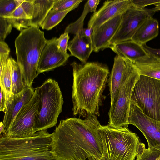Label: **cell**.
Instances as JSON below:
<instances>
[{
  "label": "cell",
  "mask_w": 160,
  "mask_h": 160,
  "mask_svg": "<svg viewBox=\"0 0 160 160\" xmlns=\"http://www.w3.org/2000/svg\"><path fill=\"white\" fill-rule=\"evenodd\" d=\"M97 116L60 121L52 135L51 151L55 160H99L103 158Z\"/></svg>",
  "instance_id": "cell-1"
},
{
  "label": "cell",
  "mask_w": 160,
  "mask_h": 160,
  "mask_svg": "<svg viewBox=\"0 0 160 160\" xmlns=\"http://www.w3.org/2000/svg\"><path fill=\"white\" fill-rule=\"evenodd\" d=\"M71 65L73 115L85 118L99 116L109 74L108 67L98 62L80 64L74 62Z\"/></svg>",
  "instance_id": "cell-2"
},
{
  "label": "cell",
  "mask_w": 160,
  "mask_h": 160,
  "mask_svg": "<svg viewBox=\"0 0 160 160\" xmlns=\"http://www.w3.org/2000/svg\"><path fill=\"white\" fill-rule=\"evenodd\" d=\"M52 135L47 130L32 137L0 138V160H55L51 151Z\"/></svg>",
  "instance_id": "cell-3"
},
{
  "label": "cell",
  "mask_w": 160,
  "mask_h": 160,
  "mask_svg": "<svg viewBox=\"0 0 160 160\" xmlns=\"http://www.w3.org/2000/svg\"><path fill=\"white\" fill-rule=\"evenodd\" d=\"M39 28L30 26L22 30L15 41L17 62L28 87L37 76L39 60L46 43L44 32Z\"/></svg>",
  "instance_id": "cell-4"
},
{
  "label": "cell",
  "mask_w": 160,
  "mask_h": 160,
  "mask_svg": "<svg viewBox=\"0 0 160 160\" xmlns=\"http://www.w3.org/2000/svg\"><path fill=\"white\" fill-rule=\"evenodd\" d=\"M98 131L106 160H135L139 137L127 128H114L100 124Z\"/></svg>",
  "instance_id": "cell-5"
},
{
  "label": "cell",
  "mask_w": 160,
  "mask_h": 160,
  "mask_svg": "<svg viewBox=\"0 0 160 160\" xmlns=\"http://www.w3.org/2000/svg\"><path fill=\"white\" fill-rule=\"evenodd\" d=\"M35 90L39 97V106L34 128V133L56 125L63 103L62 92L58 82L48 79Z\"/></svg>",
  "instance_id": "cell-6"
},
{
  "label": "cell",
  "mask_w": 160,
  "mask_h": 160,
  "mask_svg": "<svg viewBox=\"0 0 160 160\" xmlns=\"http://www.w3.org/2000/svg\"><path fill=\"white\" fill-rule=\"evenodd\" d=\"M140 74L134 63L132 69L123 80L112 102L108 113V124L117 128H128L131 96Z\"/></svg>",
  "instance_id": "cell-7"
},
{
  "label": "cell",
  "mask_w": 160,
  "mask_h": 160,
  "mask_svg": "<svg viewBox=\"0 0 160 160\" xmlns=\"http://www.w3.org/2000/svg\"><path fill=\"white\" fill-rule=\"evenodd\" d=\"M131 101L145 115L160 121V80L140 75L134 87Z\"/></svg>",
  "instance_id": "cell-8"
},
{
  "label": "cell",
  "mask_w": 160,
  "mask_h": 160,
  "mask_svg": "<svg viewBox=\"0 0 160 160\" xmlns=\"http://www.w3.org/2000/svg\"><path fill=\"white\" fill-rule=\"evenodd\" d=\"M39 100V95L35 90L29 102L21 108L8 130L2 135L13 138L32 136L35 133L34 128Z\"/></svg>",
  "instance_id": "cell-9"
},
{
  "label": "cell",
  "mask_w": 160,
  "mask_h": 160,
  "mask_svg": "<svg viewBox=\"0 0 160 160\" xmlns=\"http://www.w3.org/2000/svg\"><path fill=\"white\" fill-rule=\"evenodd\" d=\"M155 13L152 9L130 7L122 15L120 26L111 40L109 46L115 43L131 40L142 25L149 18L152 17Z\"/></svg>",
  "instance_id": "cell-10"
},
{
  "label": "cell",
  "mask_w": 160,
  "mask_h": 160,
  "mask_svg": "<svg viewBox=\"0 0 160 160\" xmlns=\"http://www.w3.org/2000/svg\"><path fill=\"white\" fill-rule=\"evenodd\" d=\"M128 123L141 131L147 140L148 148L160 151V121L145 115L134 103L131 101Z\"/></svg>",
  "instance_id": "cell-11"
},
{
  "label": "cell",
  "mask_w": 160,
  "mask_h": 160,
  "mask_svg": "<svg viewBox=\"0 0 160 160\" xmlns=\"http://www.w3.org/2000/svg\"><path fill=\"white\" fill-rule=\"evenodd\" d=\"M57 39L54 37L47 40L39 60L37 76L40 73L52 70L64 65L70 57V54L64 53L59 48Z\"/></svg>",
  "instance_id": "cell-12"
},
{
  "label": "cell",
  "mask_w": 160,
  "mask_h": 160,
  "mask_svg": "<svg viewBox=\"0 0 160 160\" xmlns=\"http://www.w3.org/2000/svg\"><path fill=\"white\" fill-rule=\"evenodd\" d=\"M131 0H107L91 16L88 28L93 30L110 20L121 15L132 7Z\"/></svg>",
  "instance_id": "cell-13"
},
{
  "label": "cell",
  "mask_w": 160,
  "mask_h": 160,
  "mask_svg": "<svg viewBox=\"0 0 160 160\" xmlns=\"http://www.w3.org/2000/svg\"><path fill=\"white\" fill-rule=\"evenodd\" d=\"M121 16L111 19L93 30L91 37L93 51L98 52L109 48L110 42L120 26Z\"/></svg>",
  "instance_id": "cell-14"
},
{
  "label": "cell",
  "mask_w": 160,
  "mask_h": 160,
  "mask_svg": "<svg viewBox=\"0 0 160 160\" xmlns=\"http://www.w3.org/2000/svg\"><path fill=\"white\" fill-rule=\"evenodd\" d=\"M32 87H26L20 92L14 94L11 102H7L3 122L5 133L21 108L30 101L34 93Z\"/></svg>",
  "instance_id": "cell-15"
},
{
  "label": "cell",
  "mask_w": 160,
  "mask_h": 160,
  "mask_svg": "<svg viewBox=\"0 0 160 160\" xmlns=\"http://www.w3.org/2000/svg\"><path fill=\"white\" fill-rule=\"evenodd\" d=\"M134 63L125 58L117 55L114 59V64L110 75L109 87L111 98L113 101L123 80L130 72Z\"/></svg>",
  "instance_id": "cell-16"
},
{
  "label": "cell",
  "mask_w": 160,
  "mask_h": 160,
  "mask_svg": "<svg viewBox=\"0 0 160 160\" xmlns=\"http://www.w3.org/2000/svg\"><path fill=\"white\" fill-rule=\"evenodd\" d=\"M83 29L75 34L72 39L69 42L68 49L72 56L78 58L82 63L87 62L93 50L91 38L84 36Z\"/></svg>",
  "instance_id": "cell-17"
},
{
  "label": "cell",
  "mask_w": 160,
  "mask_h": 160,
  "mask_svg": "<svg viewBox=\"0 0 160 160\" xmlns=\"http://www.w3.org/2000/svg\"><path fill=\"white\" fill-rule=\"evenodd\" d=\"M109 48L117 55L127 59L133 62L149 55L142 45L132 40L112 44Z\"/></svg>",
  "instance_id": "cell-18"
},
{
  "label": "cell",
  "mask_w": 160,
  "mask_h": 160,
  "mask_svg": "<svg viewBox=\"0 0 160 160\" xmlns=\"http://www.w3.org/2000/svg\"><path fill=\"white\" fill-rule=\"evenodd\" d=\"M158 33V22L150 17L142 25L131 40L143 45L156 37Z\"/></svg>",
  "instance_id": "cell-19"
},
{
  "label": "cell",
  "mask_w": 160,
  "mask_h": 160,
  "mask_svg": "<svg viewBox=\"0 0 160 160\" xmlns=\"http://www.w3.org/2000/svg\"><path fill=\"white\" fill-rule=\"evenodd\" d=\"M133 63L140 75L160 80V58L149 54L148 56Z\"/></svg>",
  "instance_id": "cell-20"
},
{
  "label": "cell",
  "mask_w": 160,
  "mask_h": 160,
  "mask_svg": "<svg viewBox=\"0 0 160 160\" xmlns=\"http://www.w3.org/2000/svg\"><path fill=\"white\" fill-rule=\"evenodd\" d=\"M56 0H33V10L30 27H42L43 22L52 9Z\"/></svg>",
  "instance_id": "cell-21"
},
{
  "label": "cell",
  "mask_w": 160,
  "mask_h": 160,
  "mask_svg": "<svg viewBox=\"0 0 160 160\" xmlns=\"http://www.w3.org/2000/svg\"><path fill=\"white\" fill-rule=\"evenodd\" d=\"M0 85L5 97L6 102H11L14 95L12 85L11 63L10 57L3 68L0 69Z\"/></svg>",
  "instance_id": "cell-22"
},
{
  "label": "cell",
  "mask_w": 160,
  "mask_h": 160,
  "mask_svg": "<svg viewBox=\"0 0 160 160\" xmlns=\"http://www.w3.org/2000/svg\"><path fill=\"white\" fill-rule=\"evenodd\" d=\"M18 4L15 10L10 14L3 18L9 21L12 27L21 31L30 27L31 19L24 11L18 0Z\"/></svg>",
  "instance_id": "cell-23"
},
{
  "label": "cell",
  "mask_w": 160,
  "mask_h": 160,
  "mask_svg": "<svg viewBox=\"0 0 160 160\" xmlns=\"http://www.w3.org/2000/svg\"><path fill=\"white\" fill-rule=\"evenodd\" d=\"M11 63L12 91L13 94L21 92L26 87L23 75L18 62L11 57Z\"/></svg>",
  "instance_id": "cell-24"
},
{
  "label": "cell",
  "mask_w": 160,
  "mask_h": 160,
  "mask_svg": "<svg viewBox=\"0 0 160 160\" xmlns=\"http://www.w3.org/2000/svg\"><path fill=\"white\" fill-rule=\"evenodd\" d=\"M80 4L64 11H56L52 9L48 13L42 22V28L49 30L58 25L70 11L77 8Z\"/></svg>",
  "instance_id": "cell-25"
},
{
  "label": "cell",
  "mask_w": 160,
  "mask_h": 160,
  "mask_svg": "<svg viewBox=\"0 0 160 160\" xmlns=\"http://www.w3.org/2000/svg\"><path fill=\"white\" fill-rule=\"evenodd\" d=\"M160 155V150L153 148L147 149L143 143L139 142L136 160H155Z\"/></svg>",
  "instance_id": "cell-26"
},
{
  "label": "cell",
  "mask_w": 160,
  "mask_h": 160,
  "mask_svg": "<svg viewBox=\"0 0 160 160\" xmlns=\"http://www.w3.org/2000/svg\"><path fill=\"white\" fill-rule=\"evenodd\" d=\"M90 12H91L86 2L80 17L75 22L69 24L65 28L64 32L75 34L78 31L83 29L85 18L87 14Z\"/></svg>",
  "instance_id": "cell-27"
},
{
  "label": "cell",
  "mask_w": 160,
  "mask_h": 160,
  "mask_svg": "<svg viewBox=\"0 0 160 160\" xmlns=\"http://www.w3.org/2000/svg\"><path fill=\"white\" fill-rule=\"evenodd\" d=\"M18 4V0H0V17L11 14L16 8Z\"/></svg>",
  "instance_id": "cell-28"
},
{
  "label": "cell",
  "mask_w": 160,
  "mask_h": 160,
  "mask_svg": "<svg viewBox=\"0 0 160 160\" xmlns=\"http://www.w3.org/2000/svg\"><path fill=\"white\" fill-rule=\"evenodd\" d=\"M82 1L81 0H56L52 9L56 11H64L80 4Z\"/></svg>",
  "instance_id": "cell-29"
},
{
  "label": "cell",
  "mask_w": 160,
  "mask_h": 160,
  "mask_svg": "<svg viewBox=\"0 0 160 160\" xmlns=\"http://www.w3.org/2000/svg\"><path fill=\"white\" fill-rule=\"evenodd\" d=\"M12 27V23L7 19L0 17V41H4L11 32Z\"/></svg>",
  "instance_id": "cell-30"
},
{
  "label": "cell",
  "mask_w": 160,
  "mask_h": 160,
  "mask_svg": "<svg viewBox=\"0 0 160 160\" xmlns=\"http://www.w3.org/2000/svg\"><path fill=\"white\" fill-rule=\"evenodd\" d=\"M68 33L64 32L57 38V42L59 48L65 53H67L68 41L69 39Z\"/></svg>",
  "instance_id": "cell-31"
},
{
  "label": "cell",
  "mask_w": 160,
  "mask_h": 160,
  "mask_svg": "<svg viewBox=\"0 0 160 160\" xmlns=\"http://www.w3.org/2000/svg\"><path fill=\"white\" fill-rule=\"evenodd\" d=\"M131 2L132 6L142 9L147 6L158 3L160 0H131Z\"/></svg>",
  "instance_id": "cell-32"
},
{
  "label": "cell",
  "mask_w": 160,
  "mask_h": 160,
  "mask_svg": "<svg viewBox=\"0 0 160 160\" xmlns=\"http://www.w3.org/2000/svg\"><path fill=\"white\" fill-rule=\"evenodd\" d=\"M18 1L27 15L32 19L33 10V0Z\"/></svg>",
  "instance_id": "cell-33"
},
{
  "label": "cell",
  "mask_w": 160,
  "mask_h": 160,
  "mask_svg": "<svg viewBox=\"0 0 160 160\" xmlns=\"http://www.w3.org/2000/svg\"><path fill=\"white\" fill-rule=\"evenodd\" d=\"M10 51L8 45L4 41H0V58L9 57Z\"/></svg>",
  "instance_id": "cell-34"
},
{
  "label": "cell",
  "mask_w": 160,
  "mask_h": 160,
  "mask_svg": "<svg viewBox=\"0 0 160 160\" xmlns=\"http://www.w3.org/2000/svg\"><path fill=\"white\" fill-rule=\"evenodd\" d=\"M142 46L148 54L160 58V49L152 48L147 46L146 44Z\"/></svg>",
  "instance_id": "cell-35"
},
{
  "label": "cell",
  "mask_w": 160,
  "mask_h": 160,
  "mask_svg": "<svg viewBox=\"0 0 160 160\" xmlns=\"http://www.w3.org/2000/svg\"><path fill=\"white\" fill-rule=\"evenodd\" d=\"M100 1L99 0H89L87 2L88 6L90 8L91 12H95L96 8L99 4Z\"/></svg>",
  "instance_id": "cell-36"
},
{
  "label": "cell",
  "mask_w": 160,
  "mask_h": 160,
  "mask_svg": "<svg viewBox=\"0 0 160 160\" xmlns=\"http://www.w3.org/2000/svg\"><path fill=\"white\" fill-rule=\"evenodd\" d=\"M0 111L5 112L6 108V100L4 94L0 88Z\"/></svg>",
  "instance_id": "cell-37"
},
{
  "label": "cell",
  "mask_w": 160,
  "mask_h": 160,
  "mask_svg": "<svg viewBox=\"0 0 160 160\" xmlns=\"http://www.w3.org/2000/svg\"><path fill=\"white\" fill-rule=\"evenodd\" d=\"M93 31V29L90 28H84L83 30V34L84 36L89 37L91 38L92 33Z\"/></svg>",
  "instance_id": "cell-38"
},
{
  "label": "cell",
  "mask_w": 160,
  "mask_h": 160,
  "mask_svg": "<svg viewBox=\"0 0 160 160\" xmlns=\"http://www.w3.org/2000/svg\"><path fill=\"white\" fill-rule=\"evenodd\" d=\"M154 7L152 8V10L154 12L160 10V2L154 5Z\"/></svg>",
  "instance_id": "cell-39"
},
{
  "label": "cell",
  "mask_w": 160,
  "mask_h": 160,
  "mask_svg": "<svg viewBox=\"0 0 160 160\" xmlns=\"http://www.w3.org/2000/svg\"><path fill=\"white\" fill-rule=\"evenodd\" d=\"M0 133L1 134L2 132L3 129H4V125L3 122H1L0 123Z\"/></svg>",
  "instance_id": "cell-40"
},
{
  "label": "cell",
  "mask_w": 160,
  "mask_h": 160,
  "mask_svg": "<svg viewBox=\"0 0 160 160\" xmlns=\"http://www.w3.org/2000/svg\"><path fill=\"white\" fill-rule=\"evenodd\" d=\"M155 160H160V155Z\"/></svg>",
  "instance_id": "cell-41"
},
{
  "label": "cell",
  "mask_w": 160,
  "mask_h": 160,
  "mask_svg": "<svg viewBox=\"0 0 160 160\" xmlns=\"http://www.w3.org/2000/svg\"><path fill=\"white\" fill-rule=\"evenodd\" d=\"M99 160H106L104 158H101V159H100Z\"/></svg>",
  "instance_id": "cell-42"
}]
</instances>
